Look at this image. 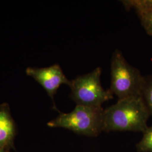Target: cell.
Instances as JSON below:
<instances>
[{"label": "cell", "mask_w": 152, "mask_h": 152, "mask_svg": "<svg viewBox=\"0 0 152 152\" xmlns=\"http://www.w3.org/2000/svg\"><path fill=\"white\" fill-rule=\"evenodd\" d=\"M150 117L141 96L118 100L104 110L103 131L143 132Z\"/></svg>", "instance_id": "1"}, {"label": "cell", "mask_w": 152, "mask_h": 152, "mask_svg": "<svg viewBox=\"0 0 152 152\" xmlns=\"http://www.w3.org/2000/svg\"><path fill=\"white\" fill-rule=\"evenodd\" d=\"M104 110L102 107L76 105L71 112L60 113L47 125L50 127L66 129L80 135L96 137L103 131Z\"/></svg>", "instance_id": "2"}, {"label": "cell", "mask_w": 152, "mask_h": 152, "mask_svg": "<svg viewBox=\"0 0 152 152\" xmlns=\"http://www.w3.org/2000/svg\"><path fill=\"white\" fill-rule=\"evenodd\" d=\"M110 76L109 90L118 100L141 96L144 76L127 62L118 49L114 51L111 58Z\"/></svg>", "instance_id": "3"}, {"label": "cell", "mask_w": 152, "mask_h": 152, "mask_svg": "<svg viewBox=\"0 0 152 152\" xmlns=\"http://www.w3.org/2000/svg\"><path fill=\"white\" fill-rule=\"evenodd\" d=\"M102 68L98 66L92 72L71 80L70 98L76 105L99 107L113 98L109 89L105 90L102 86Z\"/></svg>", "instance_id": "4"}, {"label": "cell", "mask_w": 152, "mask_h": 152, "mask_svg": "<svg viewBox=\"0 0 152 152\" xmlns=\"http://www.w3.org/2000/svg\"><path fill=\"white\" fill-rule=\"evenodd\" d=\"M26 72L27 76L32 77L43 87L52 99L54 109H57L54 103L55 95L61 85L69 86L71 82L65 76L60 65L55 64L45 68L28 67Z\"/></svg>", "instance_id": "5"}, {"label": "cell", "mask_w": 152, "mask_h": 152, "mask_svg": "<svg viewBox=\"0 0 152 152\" xmlns=\"http://www.w3.org/2000/svg\"><path fill=\"white\" fill-rule=\"evenodd\" d=\"M16 125L11 116L9 105L0 104V148L9 150L14 144Z\"/></svg>", "instance_id": "6"}, {"label": "cell", "mask_w": 152, "mask_h": 152, "mask_svg": "<svg viewBox=\"0 0 152 152\" xmlns=\"http://www.w3.org/2000/svg\"><path fill=\"white\" fill-rule=\"evenodd\" d=\"M121 2L126 10L134 9L139 17L152 11V0H123Z\"/></svg>", "instance_id": "7"}, {"label": "cell", "mask_w": 152, "mask_h": 152, "mask_svg": "<svg viewBox=\"0 0 152 152\" xmlns=\"http://www.w3.org/2000/svg\"><path fill=\"white\" fill-rule=\"evenodd\" d=\"M141 96L152 117V75L144 76L141 90Z\"/></svg>", "instance_id": "8"}, {"label": "cell", "mask_w": 152, "mask_h": 152, "mask_svg": "<svg viewBox=\"0 0 152 152\" xmlns=\"http://www.w3.org/2000/svg\"><path fill=\"white\" fill-rule=\"evenodd\" d=\"M142 137L137 145V150L140 152H152V125L148 127L143 132Z\"/></svg>", "instance_id": "9"}, {"label": "cell", "mask_w": 152, "mask_h": 152, "mask_svg": "<svg viewBox=\"0 0 152 152\" xmlns=\"http://www.w3.org/2000/svg\"><path fill=\"white\" fill-rule=\"evenodd\" d=\"M141 26L147 34L152 36V11L139 17Z\"/></svg>", "instance_id": "10"}, {"label": "cell", "mask_w": 152, "mask_h": 152, "mask_svg": "<svg viewBox=\"0 0 152 152\" xmlns=\"http://www.w3.org/2000/svg\"><path fill=\"white\" fill-rule=\"evenodd\" d=\"M0 152H9V151L7 150H6V149L0 148Z\"/></svg>", "instance_id": "11"}]
</instances>
